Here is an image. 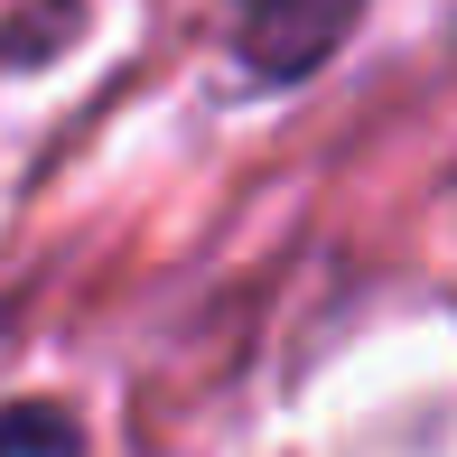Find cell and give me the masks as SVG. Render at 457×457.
Instances as JSON below:
<instances>
[{
	"mask_svg": "<svg viewBox=\"0 0 457 457\" xmlns=\"http://www.w3.org/2000/svg\"><path fill=\"white\" fill-rule=\"evenodd\" d=\"M0 457H85V429L56 402H10L0 411Z\"/></svg>",
	"mask_w": 457,
	"mask_h": 457,
	"instance_id": "2",
	"label": "cell"
},
{
	"mask_svg": "<svg viewBox=\"0 0 457 457\" xmlns=\"http://www.w3.org/2000/svg\"><path fill=\"white\" fill-rule=\"evenodd\" d=\"M364 0H234V56L262 85H299L345 47Z\"/></svg>",
	"mask_w": 457,
	"mask_h": 457,
	"instance_id": "1",
	"label": "cell"
}]
</instances>
